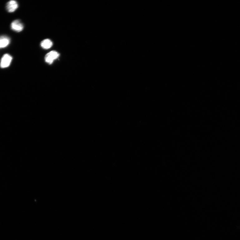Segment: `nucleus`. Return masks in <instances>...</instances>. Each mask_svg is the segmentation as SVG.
<instances>
[{"mask_svg":"<svg viewBox=\"0 0 240 240\" xmlns=\"http://www.w3.org/2000/svg\"><path fill=\"white\" fill-rule=\"evenodd\" d=\"M11 28L15 32H20L23 30L24 26L20 21L16 20L12 23Z\"/></svg>","mask_w":240,"mask_h":240,"instance_id":"obj_3","label":"nucleus"},{"mask_svg":"<svg viewBox=\"0 0 240 240\" xmlns=\"http://www.w3.org/2000/svg\"><path fill=\"white\" fill-rule=\"evenodd\" d=\"M17 2L15 1H11L8 2L7 4L6 8L9 12H13L18 8Z\"/></svg>","mask_w":240,"mask_h":240,"instance_id":"obj_4","label":"nucleus"},{"mask_svg":"<svg viewBox=\"0 0 240 240\" xmlns=\"http://www.w3.org/2000/svg\"><path fill=\"white\" fill-rule=\"evenodd\" d=\"M41 46L44 49L48 50L52 46L53 42L50 39H45L41 42Z\"/></svg>","mask_w":240,"mask_h":240,"instance_id":"obj_6","label":"nucleus"},{"mask_svg":"<svg viewBox=\"0 0 240 240\" xmlns=\"http://www.w3.org/2000/svg\"><path fill=\"white\" fill-rule=\"evenodd\" d=\"M12 59V58L11 55L8 54H5L2 58L0 66L2 68H5L8 67L10 65Z\"/></svg>","mask_w":240,"mask_h":240,"instance_id":"obj_2","label":"nucleus"},{"mask_svg":"<svg viewBox=\"0 0 240 240\" xmlns=\"http://www.w3.org/2000/svg\"><path fill=\"white\" fill-rule=\"evenodd\" d=\"M59 56L60 54L57 51H51L46 55L45 61L49 64L51 65Z\"/></svg>","mask_w":240,"mask_h":240,"instance_id":"obj_1","label":"nucleus"},{"mask_svg":"<svg viewBox=\"0 0 240 240\" xmlns=\"http://www.w3.org/2000/svg\"><path fill=\"white\" fill-rule=\"evenodd\" d=\"M11 42V39L6 36L0 37V48L7 47Z\"/></svg>","mask_w":240,"mask_h":240,"instance_id":"obj_5","label":"nucleus"}]
</instances>
